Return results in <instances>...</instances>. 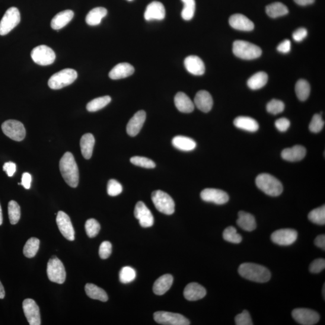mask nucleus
Returning <instances> with one entry per match:
<instances>
[{
  "instance_id": "34",
  "label": "nucleus",
  "mask_w": 325,
  "mask_h": 325,
  "mask_svg": "<svg viewBox=\"0 0 325 325\" xmlns=\"http://www.w3.org/2000/svg\"><path fill=\"white\" fill-rule=\"evenodd\" d=\"M268 81V75L264 72H259L255 74L248 79V87L252 90H258L262 88Z\"/></svg>"
},
{
  "instance_id": "45",
  "label": "nucleus",
  "mask_w": 325,
  "mask_h": 325,
  "mask_svg": "<svg viewBox=\"0 0 325 325\" xmlns=\"http://www.w3.org/2000/svg\"><path fill=\"white\" fill-rule=\"evenodd\" d=\"M100 225L97 220L94 219H88L85 224V229L88 237L93 238L96 237L100 231Z\"/></svg>"
},
{
  "instance_id": "49",
  "label": "nucleus",
  "mask_w": 325,
  "mask_h": 325,
  "mask_svg": "<svg viewBox=\"0 0 325 325\" xmlns=\"http://www.w3.org/2000/svg\"><path fill=\"white\" fill-rule=\"evenodd\" d=\"M123 186L118 181L115 180L108 181L107 184V193L111 196L119 195L123 192Z\"/></svg>"
},
{
  "instance_id": "59",
  "label": "nucleus",
  "mask_w": 325,
  "mask_h": 325,
  "mask_svg": "<svg viewBox=\"0 0 325 325\" xmlns=\"http://www.w3.org/2000/svg\"><path fill=\"white\" fill-rule=\"evenodd\" d=\"M294 2L299 6H305L313 4L315 0H294Z\"/></svg>"
},
{
  "instance_id": "18",
  "label": "nucleus",
  "mask_w": 325,
  "mask_h": 325,
  "mask_svg": "<svg viewBox=\"0 0 325 325\" xmlns=\"http://www.w3.org/2000/svg\"><path fill=\"white\" fill-rule=\"evenodd\" d=\"M146 116L145 111L140 110L131 118L127 126V132L129 136L134 137L138 135L145 123Z\"/></svg>"
},
{
  "instance_id": "17",
  "label": "nucleus",
  "mask_w": 325,
  "mask_h": 325,
  "mask_svg": "<svg viewBox=\"0 0 325 325\" xmlns=\"http://www.w3.org/2000/svg\"><path fill=\"white\" fill-rule=\"evenodd\" d=\"M200 197L206 202L222 205L228 202L229 197L227 193L222 190L206 189L200 193Z\"/></svg>"
},
{
  "instance_id": "8",
  "label": "nucleus",
  "mask_w": 325,
  "mask_h": 325,
  "mask_svg": "<svg viewBox=\"0 0 325 325\" xmlns=\"http://www.w3.org/2000/svg\"><path fill=\"white\" fill-rule=\"evenodd\" d=\"M20 21L21 15L18 9L15 7L9 8L0 21V35L5 36L11 32Z\"/></svg>"
},
{
  "instance_id": "60",
  "label": "nucleus",
  "mask_w": 325,
  "mask_h": 325,
  "mask_svg": "<svg viewBox=\"0 0 325 325\" xmlns=\"http://www.w3.org/2000/svg\"><path fill=\"white\" fill-rule=\"evenodd\" d=\"M5 296V291L4 287H3L2 283L0 281V299H4Z\"/></svg>"
},
{
  "instance_id": "32",
  "label": "nucleus",
  "mask_w": 325,
  "mask_h": 325,
  "mask_svg": "<svg viewBox=\"0 0 325 325\" xmlns=\"http://www.w3.org/2000/svg\"><path fill=\"white\" fill-rule=\"evenodd\" d=\"M95 140L91 133L85 134L80 140V147L83 156L86 159H90L93 153Z\"/></svg>"
},
{
  "instance_id": "42",
  "label": "nucleus",
  "mask_w": 325,
  "mask_h": 325,
  "mask_svg": "<svg viewBox=\"0 0 325 325\" xmlns=\"http://www.w3.org/2000/svg\"><path fill=\"white\" fill-rule=\"evenodd\" d=\"M308 218L314 224L324 225L325 224V206L312 210L309 213Z\"/></svg>"
},
{
  "instance_id": "38",
  "label": "nucleus",
  "mask_w": 325,
  "mask_h": 325,
  "mask_svg": "<svg viewBox=\"0 0 325 325\" xmlns=\"http://www.w3.org/2000/svg\"><path fill=\"white\" fill-rule=\"evenodd\" d=\"M40 241L39 239L35 237L30 238L27 241L24 247L23 253L27 258L34 257L36 256L39 250Z\"/></svg>"
},
{
  "instance_id": "56",
  "label": "nucleus",
  "mask_w": 325,
  "mask_h": 325,
  "mask_svg": "<svg viewBox=\"0 0 325 325\" xmlns=\"http://www.w3.org/2000/svg\"><path fill=\"white\" fill-rule=\"evenodd\" d=\"M291 50V40L288 39L283 40L282 42L279 45L278 47H277V50H278L279 52L283 54L289 53Z\"/></svg>"
},
{
  "instance_id": "10",
  "label": "nucleus",
  "mask_w": 325,
  "mask_h": 325,
  "mask_svg": "<svg viewBox=\"0 0 325 325\" xmlns=\"http://www.w3.org/2000/svg\"><path fill=\"white\" fill-rule=\"evenodd\" d=\"M2 129L5 135L14 141L20 142L25 138L26 131L20 121L8 120L2 124Z\"/></svg>"
},
{
  "instance_id": "53",
  "label": "nucleus",
  "mask_w": 325,
  "mask_h": 325,
  "mask_svg": "<svg viewBox=\"0 0 325 325\" xmlns=\"http://www.w3.org/2000/svg\"><path fill=\"white\" fill-rule=\"evenodd\" d=\"M275 126L279 132H285L291 126V122L288 119L282 117V118L277 119L275 121Z\"/></svg>"
},
{
  "instance_id": "55",
  "label": "nucleus",
  "mask_w": 325,
  "mask_h": 325,
  "mask_svg": "<svg viewBox=\"0 0 325 325\" xmlns=\"http://www.w3.org/2000/svg\"><path fill=\"white\" fill-rule=\"evenodd\" d=\"M3 168V171L6 172L8 176L11 177L14 175L16 170H17V166L14 162L9 161L6 162Z\"/></svg>"
},
{
  "instance_id": "13",
  "label": "nucleus",
  "mask_w": 325,
  "mask_h": 325,
  "mask_svg": "<svg viewBox=\"0 0 325 325\" xmlns=\"http://www.w3.org/2000/svg\"><path fill=\"white\" fill-rule=\"evenodd\" d=\"M298 236V232L294 229H281L273 232L271 240L280 246H289L295 243Z\"/></svg>"
},
{
  "instance_id": "43",
  "label": "nucleus",
  "mask_w": 325,
  "mask_h": 325,
  "mask_svg": "<svg viewBox=\"0 0 325 325\" xmlns=\"http://www.w3.org/2000/svg\"><path fill=\"white\" fill-rule=\"evenodd\" d=\"M223 237L225 240L232 243H240L242 240L241 235L237 233V229L232 226L225 229Z\"/></svg>"
},
{
  "instance_id": "54",
  "label": "nucleus",
  "mask_w": 325,
  "mask_h": 325,
  "mask_svg": "<svg viewBox=\"0 0 325 325\" xmlns=\"http://www.w3.org/2000/svg\"><path fill=\"white\" fill-rule=\"evenodd\" d=\"M307 30L305 28H299L293 33V38L296 42H301L307 36Z\"/></svg>"
},
{
  "instance_id": "39",
  "label": "nucleus",
  "mask_w": 325,
  "mask_h": 325,
  "mask_svg": "<svg viewBox=\"0 0 325 325\" xmlns=\"http://www.w3.org/2000/svg\"><path fill=\"white\" fill-rule=\"evenodd\" d=\"M111 99L109 96H104L94 99L87 104V108L89 111L94 112L106 107L111 102Z\"/></svg>"
},
{
  "instance_id": "28",
  "label": "nucleus",
  "mask_w": 325,
  "mask_h": 325,
  "mask_svg": "<svg viewBox=\"0 0 325 325\" xmlns=\"http://www.w3.org/2000/svg\"><path fill=\"white\" fill-rule=\"evenodd\" d=\"M173 281V276L170 274H165L156 280L153 286V292L157 295H164L170 289Z\"/></svg>"
},
{
  "instance_id": "6",
  "label": "nucleus",
  "mask_w": 325,
  "mask_h": 325,
  "mask_svg": "<svg viewBox=\"0 0 325 325\" xmlns=\"http://www.w3.org/2000/svg\"><path fill=\"white\" fill-rule=\"evenodd\" d=\"M152 200L158 211L167 215L175 212V202L170 195L164 191L155 190L152 193Z\"/></svg>"
},
{
  "instance_id": "12",
  "label": "nucleus",
  "mask_w": 325,
  "mask_h": 325,
  "mask_svg": "<svg viewBox=\"0 0 325 325\" xmlns=\"http://www.w3.org/2000/svg\"><path fill=\"white\" fill-rule=\"evenodd\" d=\"M292 317L302 325H313L318 323L320 315L316 311L308 308H296L292 311Z\"/></svg>"
},
{
  "instance_id": "1",
  "label": "nucleus",
  "mask_w": 325,
  "mask_h": 325,
  "mask_svg": "<svg viewBox=\"0 0 325 325\" xmlns=\"http://www.w3.org/2000/svg\"><path fill=\"white\" fill-rule=\"evenodd\" d=\"M59 168L63 179L70 187L75 188L79 183V171L72 153L67 152L60 159Z\"/></svg>"
},
{
  "instance_id": "9",
  "label": "nucleus",
  "mask_w": 325,
  "mask_h": 325,
  "mask_svg": "<svg viewBox=\"0 0 325 325\" xmlns=\"http://www.w3.org/2000/svg\"><path fill=\"white\" fill-rule=\"evenodd\" d=\"M31 57L35 63L41 66L53 64L56 57L54 51L44 45L35 47L31 51Z\"/></svg>"
},
{
  "instance_id": "2",
  "label": "nucleus",
  "mask_w": 325,
  "mask_h": 325,
  "mask_svg": "<svg viewBox=\"0 0 325 325\" xmlns=\"http://www.w3.org/2000/svg\"><path fill=\"white\" fill-rule=\"evenodd\" d=\"M238 271L243 278L256 282H266L269 281L271 277L268 269L255 263L241 264L239 266Z\"/></svg>"
},
{
  "instance_id": "37",
  "label": "nucleus",
  "mask_w": 325,
  "mask_h": 325,
  "mask_svg": "<svg viewBox=\"0 0 325 325\" xmlns=\"http://www.w3.org/2000/svg\"><path fill=\"white\" fill-rule=\"evenodd\" d=\"M310 84L305 79H301L296 83L295 92L299 100L301 101L307 100L310 96Z\"/></svg>"
},
{
  "instance_id": "47",
  "label": "nucleus",
  "mask_w": 325,
  "mask_h": 325,
  "mask_svg": "<svg viewBox=\"0 0 325 325\" xmlns=\"http://www.w3.org/2000/svg\"><path fill=\"white\" fill-rule=\"evenodd\" d=\"M285 105L282 101L275 100H271L267 104L266 109L269 113L272 114H278L282 112L285 110Z\"/></svg>"
},
{
  "instance_id": "20",
  "label": "nucleus",
  "mask_w": 325,
  "mask_h": 325,
  "mask_svg": "<svg viewBox=\"0 0 325 325\" xmlns=\"http://www.w3.org/2000/svg\"><path fill=\"white\" fill-rule=\"evenodd\" d=\"M229 23L232 28L237 30L250 31L254 28L253 22L242 14L232 15L229 18Z\"/></svg>"
},
{
  "instance_id": "23",
  "label": "nucleus",
  "mask_w": 325,
  "mask_h": 325,
  "mask_svg": "<svg viewBox=\"0 0 325 325\" xmlns=\"http://www.w3.org/2000/svg\"><path fill=\"white\" fill-rule=\"evenodd\" d=\"M194 104L203 112H209L212 110L213 100L212 95L206 91H200L194 99Z\"/></svg>"
},
{
  "instance_id": "51",
  "label": "nucleus",
  "mask_w": 325,
  "mask_h": 325,
  "mask_svg": "<svg viewBox=\"0 0 325 325\" xmlns=\"http://www.w3.org/2000/svg\"><path fill=\"white\" fill-rule=\"evenodd\" d=\"M112 251V245L108 241H103L99 249V255L102 259H107L110 257Z\"/></svg>"
},
{
  "instance_id": "33",
  "label": "nucleus",
  "mask_w": 325,
  "mask_h": 325,
  "mask_svg": "<svg viewBox=\"0 0 325 325\" xmlns=\"http://www.w3.org/2000/svg\"><path fill=\"white\" fill-rule=\"evenodd\" d=\"M107 14V9L104 8H94L88 13L87 17H86V22L91 26H95V25L101 23L102 19L106 17Z\"/></svg>"
},
{
  "instance_id": "29",
  "label": "nucleus",
  "mask_w": 325,
  "mask_h": 325,
  "mask_svg": "<svg viewBox=\"0 0 325 325\" xmlns=\"http://www.w3.org/2000/svg\"><path fill=\"white\" fill-rule=\"evenodd\" d=\"M237 224L239 227L247 231H253L256 229L257 224L254 216L243 211L238 213Z\"/></svg>"
},
{
  "instance_id": "31",
  "label": "nucleus",
  "mask_w": 325,
  "mask_h": 325,
  "mask_svg": "<svg viewBox=\"0 0 325 325\" xmlns=\"http://www.w3.org/2000/svg\"><path fill=\"white\" fill-rule=\"evenodd\" d=\"M172 143L175 148L183 151H191L196 147V143L194 140L183 136H175Z\"/></svg>"
},
{
  "instance_id": "3",
  "label": "nucleus",
  "mask_w": 325,
  "mask_h": 325,
  "mask_svg": "<svg viewBox=\"0 0 325 325\" xmlns=\"http://www.w3.org/2000/svg\"><path fill=\"white\" fill-rule=\"evenodd\" d=\"M256 183L259 189L271 196H278L283 191L281 183L269 174L264 173L258 175Z\"/></svg>"
},
{
  "instance_id": "57",
  "label": "nucleus",
  "mask_w": 325,
  "mask_h": 325,
  "mask_svg": "<svg viewBox=\"0 0 325 325\" xmlns=\"http://www.w3.org/2000/svg\"><path fill=\"white\" fill-rule=\"evenodd\" d=\"M31 180H32L31 175L29 173H25L22 174L21 184L25 189H29L31 187Z\"/></svg>"
},
{
  "instance_id": "40",
  "label": "nucleus",
  "mask_w": 325,
  "mask_h": 325,
  "mask_svg": "<svg viewBox=\"0 0 325 325\" xmlns=\"http://www.w3.org/2000/svg\"><path fill=\"white\" fill-rule=\"evenodd\" d=\"M9 218L12 225L17 224L21 218V209L15 200H11L8 205Z\"/></svg>"
},
{
  "instance_id": "19",
  "label": "nucleus",
  "mask_w": 325,
  "mask_h": 325,
  "mask_svg": "<svg viewBox=\"0 0 325 325\" xmlns=\"http://www.w3.org/2000/svg\"><path fill=\"white\" fill-rule=\"evenodd\" d=\"M187 71L195 75H202L205 73L206 67L202 60L196 56H189L184 60Z\"/></svg>"
},
{
  "instance_id": "26",
  "label": "nucleus",
  "mask_w": 325,
  "mask_h": 325,
  "mask_svg": "<svg viewBox=\"0 0 325 325\" xmlns=\"http://www.w3.org/2000/svg\"><path fill=\"white\" fill-rule=\"evenodd\" d=\"M135 72V68L128 63H119L111 70L109 77L112 79H119L128 77Z\"/></svg>"
},
{
  "instance_id": "36",
  "label": "nucleus",
  "mask_w": 325,
  "mask_h": 325,
  "mask_svg": "<svg viewBox=\"0 0 325 325\" xmlns=\"http://www.w3.org/2000/svg\"><path fill=\"white\" fill-rule=\"evenodd\" d=\"M266 12L269 17L272 18L282 17L289 14V9L282 3H273L267 6Z\"/></svg>"
},
{
  "instance_id": "14",
  "label": "nucleus",
  "mask_w": 325,
  "mask_h": 325,
  "mask_svg": "<svg viewBox=\"0 0 325 325\" xmlns=\"http://www.w3.org/2000/svg\"><path fill=\"white\" fill-rule=\"evenodd\" d=\"M56 222L63 237L69 241L74 240L75 231L69 216L65 212H59L57 215Z\"/></svg>"
},
{
  "instance_id": "16",
  "label": "nucleus",
  "mask_w": 325,
  "mask_h": 325,
  "mask_svg": "<svg viewBox=\"0 0 325 325\" xmlns=\"http://www.w3.org/2000/svg\"><path fill=\"white\" fill-rule=\"evenodd\" d=\"M134 214L142 227H151L154 225V216L143 202L139 201L136 204Z\"/></svg>"
},
{
  "instance_id": "7",
  "label": "nucleus",
  "mask_w": 325,
  "mask_h": 325,
  "mask_svg": "<svg viewBox=\"0 0 325 325\" xmlns=\"http://www.w3.org/2000/svg\"><path fill=\"white\" fill-rule=\"evenodd\" d=\"M47 272L50 281L52 282L62 285L65 281L66 271L64 265L56 257H53L49 261Z\"/></svg>"
},
{
  "instance_id": "44",
  "label": "nucleus",
  "mask_w": 325,
  "mask_h": 325,
  "mask_svg": "<svg viewBox=\"0 0 325 325\" xmlns=\"http://www.w3.org/2000/svg\"><path fill=\"white\" fill-rule=\"evenodd\" d=\"M136 272L135 269L130 266L124 267L119 272L120 281L123 283H128L135 280Z\"/></svg>"
},
{
  "instance_id": "22",
  "label": "nucleus",
  "mask_w": 325,
  "mask_h": 325,
  "mask_svg": "<svg viewBox=\"0 0 325 325\" xmlns=\"http://www.w3.org/2000/svg\"><path fill=\"white\" fill-rule=\"evenodd\" d=\"M206 293V289L196 282L189 283L184 291V298L190 301L199 300L205 297Z\"/></svg>"
},
{
  "instance_id": "41",
  "label": "nucleus",
  "mask_w": 325,
  "mask_h": 325,
  "mask_svg": "<svg viewBox=\"0 0 325 325\" xmlns=\"http://www.w3.org/2000/svg\"><path fill=\"white\" fill-rule=\"evenodd\" d=\"M184 3V8L181 12V17L183 20L190 21L195 15L196 3L195 0H181Z\"/></svg>"
},
{
  "instance_id": "11",
  "label": "nucleus",
  "mask_w": 325,
  "mask_h": 325,
  "mask_svg": "<svg viewBox=\"0 0 325 325\" xmlns=\"http://www.w3.org/2000/svg\"><path fill=\"white\" fill-rule=\"evenodd\" d=\"M156 322L165 325H189L190 321L183 315L167 311H158L154 314Z\"/></svg>"
},
{
  "instance_id": "5",
  "label": "nucleus",
  "mask_w": 325,
  "mask_h": 325,
  "mask_svg": "<svg viewBox=\"0 0 325 325\" xmlns=\"http://www.w3.org/2000/svg\"><path fill=\"white\" fill-rule=\"evenodd\" d=\"M77 76V72L74 69H63L51 76L49 81V87L57 90L68 87L75 81Z\"/></svg>"
},
{
  "instance_id": "15",
  "label": "nucleus",
  "mask_w": 325,
  "mask_h": 325,
  "mask_svg": "<svg viewBox=\"0 0 325 325\" xmlns=\"http://www.w3.org/2000/svg\"><path fill=\"white\" fill-rule=\"evenodd\" d=\"M24 313L30 325L41 324L39 308L33 299H26L22 303Z\"/></svg>"
},
{
  "instance_id": "58",
  "label": "nucleus",
  "mask_w": 325,
  "mask_h": 325,
  "mask_svg": "<svg viewBox=\"0 0 325 325\" xmlns=\"http://www.w3.org/2000/svg\"><path fill=\"white\" fill-rule=\"evenodd\" d=\"M314 243L317 247L321 248L323 250H325V235H320L315 238Z\"/></svg>"
},
{
  "instance_id": "62",
  "label": "nucleus",
  "mask_w": 325,
  "mask_h": 325,
  "mask_svg": "<svg viewBox=\"0 0 325 325\" xmlns=\"http://www.w3.org/2000/svg\"><path fill=\"white\" fill-rule=\"evenodd\" d=\"M324 289H324V286H323V297H324V296H325V295H324Z\"/></svg>"
},
{
  "instance_id": "63",
  "label": "nucleus",
  "mask_w": 325,
  "mask_h": 325,
  "mask_svg": "<svg viewBox=\"0 0 325 325\" xmlns=\"http://www.w3.org/2000/svg\"><path fill=\"white\" fill-rule=\"evenodd\" d=\"M129 1H132V0H129Z\"/></svg>"
},
{
  "instance_id": "24",
  "label": "nucleus",
  "mask_w": 325,
  "mask_h": 325,
  "mask_svg": "<svg viewBox=\"0 0 325 325\" xmlns=\"http://www.w3.org/2000/svg\"><path fill=\"white\" fill-rule=\"evenodd\" d=\"M307 150L301 145H295L292 148H286L281 152V157L286 161L295 162L302 160Z\"/></svg>"
},
{
  "instance_id": "25",
  "label": "nucleus",
  "mask_w": 325,
  "mask_h": 325,
  "mask_svg": "<svg viewBox=\"0 0 325 325\" xmlns=\"http://www.w3.org/2000/svg\"><path fill=\"white\" fill-rule=\"evenodd\" d=\"M174 103L177 109L181 112L189 113L192 112L195 108V104L190 98L183 92H178L175 95Z\"/></svg>"
},
{
  "instance_id": "61",
  "label": "nucleus",
  "mask_w": 325,
  "mask_h": 325,
  "mask_svg": "<svg viewBox=\"0 0 325 325\" xmlns=\"http://www.w3.org/2000/svg\"><path fill=\"white\" fill-rule=\"evenodd\" d=\"M3 213L1 205H0V225H2L3 224Z\"/></svg>"
},
{
  "instance_id": "46",
  "label": "nucleus",
  "mask_w": 325,
  "mask_h": 325,
  "mask_svg": "<svg viewBox=\"0 0 325 325\" xmlns=\"http://www.w3.org/2000/svg\"><path fill=\"white\" fill-rule=\"evenodd\" d=\"M324 125V122L321 114H315L309 125V129L312 133H318L322 130Z\"/></svg>"
},
{
  "instance_id": "27",
  "label": "nucleus",
  "mask_w": 325,
  "mask_h": 325,
  "mask_svg": "<svg viewBox=\"0 0 325 325\" xmlns=\"http://www.w3.org/2000/svg\"><path fill=\"white\" fill-rule=\"evenodd\" d=\"M74 16V12L71 10L60 12L53 18L51 26L54 30L61 29L71 22Z\"/></svg>"
},
{
  "instance_id": "35",
  "label": "nucleus",
  "mask_w": 325,
  "mask_h": 325,
  "mask_svg": "<svg viewBox=\"0 0 325 325\" xmlns=\"http://www.w3.org/2000/svg\"><path fill=\"white\" fill-rule=\"evenodd\" d=\"M85 291L89 298L96 299L102 302L108 301V296L106 292L93 283H87L85 286Z\"/></svg>"
},
{
  "instance_id": "21",
  "label": "nucleus",
  "mask_w": 325,
  "mask_h": 325,
  "mask_svg": "<svg viewBox=\"0 0 325 325\" xmlns=\"http://www.w3.org/2000/svg\"><path fill=\"white\" fill-rule=\"evenodd\" d=\"M166 11L160 2H153L146 9L144 17L146 21L162 20L165 17Z\"/></svg>"
},
{
  "instance_id": "48",
  "label": "nucleus",
  "mask_w": 325,
  "mask_h": 325,
  "mask_svg": "<svg viewBox=\"0 0 325 325\" xmlns=\"http://www.w3.org/2000/svg\"><path fill=\"white\" fill-rule=\"evenodd\" d=\"M130 161L132 164L142 168L152 169L155 167V162L151 159L140 157V156H135V157L131 158Z\"/></svg>"
},
{
  "instance_id": "30",
  "label": "nucleus",
  "mask_w": 325,
  "mask_h": 325,
  "mask_svg": "<svg viewBox=\"0 0 325 325\" xmlns=\"http://www.w3.org/2000/svg\"><path fill=\"white\" fill-rule=\"evenodd\" d=\"M234 125L237 128L249 132H256L259 129V123L252 117L238 116L234 120Z\"/></svg>"
},
{
  "instance_id": "50",
  "label": "nucleus",
  "mask_w": 325,
  "mask_h": 325,
  "mask_svg": "<svg viewBox=\"0 0 325 325\" xmlns=\"http://www.w3.org/2000/svg\"><path fill=\"white\" fill-rule=\"evenodd\" d=\"M235 322L237 325H253L251 317L249 312L244 310L235 318Z\"/></svg>"
},
{
  "instance_id": "52",
  "label": "nucleus",
  "mask_w": 325,
  "mask_h": 325,
  "mask_svg": "<svg viewBox=\"0 0 325 325\" xmlns=\"http://www.w3.org/2000/svg\"><path fill=\"white\" fill-rule=\"evenodd\" d=\"M325 268V260L323 259L315 260L310 264L309 270L313 273H318Z\"/></svg>"
},
{
  "instance_id": "4",
  "label": "nucleus",
  "mask_w": 325,
  "mask_h": 325,
  "mask_svg": "<svg viewBox=\"0 0 325 325\" xmlns=\"http://www.w3.org/2000/svg\"><path fill=\"white\" fill-rule=\"evenodd\" d=\"M232 52L238 58L253 60L259 58L262 54L259 47L245 40H235L232 47Z\"/></svg>"
}]
</instances>
